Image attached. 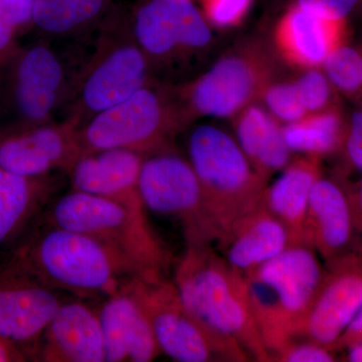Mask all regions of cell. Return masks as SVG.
<instances>
[{
	"label": "cell",
	"mask_w": 362,
	"mask_h": 362,
	"mask_svg": "<svg viewBox=\"0 0 362 362\" xmlns=\"http://www.w3.org/2000/svg\"><path fill=\"white\" fill-rule=\"evenodd\" d=\"M112 0H33V28L45 39H66L99 25Z\"/></svg>",
	"instance_id": "cell-25"
},
{
	"label": "cell",
	"mask_w": 362,
	"mask_h": 362,
	"mask_svg": "<svg viewBox=\"0 0 362 362\" xmlns=\"http://www.w3.org/2000/svg\"><path fill=\"white\" fill-rule=\"evenodd\" d=\"M214 246L185 247L173 279L181 300L206 329L239 343L252 361H270L252 313L246 278Z\"/></svg>",
	"instance_id": "cell-2"
},
{
	"label": "cell",
	"mask_w": 362,
	"mask_h": 362,
	"mask_svg": "<svg viewBox=\"0 0 362 362\" xmlns=\"http://www.w3.org/2000/svg\"><path fill=\"white\" fill-rule=\"evenodd\" d=\"M302 105L308 115L322 112L330 100V82L326 75L309 69L295 82Z\"/></svg>",
	"instance_id": "cell-30"
},
{
	"label": "cell",
	"mask_w": 362,
	"mask_h": 362,
	"mask_svg": "<svg viewBox=\"0 0 362 362\" xmlns=\"http://www.w3.org/2000/svg\"><path fill=\"white\" fill-rule=\"evenodd\" d=\"M100 25L94 51L74 76L64 108L66 117L81 126L156 82L148 59L133 35L130 13L110 11Z\"/></svg>",
	"instance_id": "cell-4"
},
{
	"label": "cell",
	"mask_w": 362,
	"mask_h": 362,
	"mask_svg": "<svg viewBox=\"0 0 362 362\" xmlns=\"http://www.w3.org/2000/svg\"><path fill=\"white\" fill-rule=\"evenodd\" d=\"M35 361L105 362L97 311L80 299L64 301L40 338Z\"/></svg>",
	"instance_id": "cell-18"
},
{
	"label": "cell",
	"mask_w": 362,
	"mask_h": 362,
	"mask_svg": "<svg viewBox=\"0 0 362 362\" xmlns=\"http://www.w3.org/2000/svg\"><path fill=\"white\" fill-rule=\"evenodd\" d=\"M11 251L0 259V335L35 361L40 338L63 303Z\"/></svg>",
	"instance_id": "cell-13"
},
{
	"label": "cell",
	"mask_w": 362,
	"mask_h": 362,
	"mask_svg": "<svg viewBox=\"0 0 362 362\" xmlns=\"http://www.w3.org/2000/svg\"><path fill=\"white\" fill-rule=\"evenodd\" d=\"M362 305V251H349L327 262L320 290L300 337L337 350Z\"/></svg>",
	"instance_id": "cell-15"
},
{
	"label": "cell",
	"mask_w": 362,
	"mask_h": 362,
	"mask_svg": "<svg viewBox=\"0 0 362 362\" xmlns=\"http://www.w3.org/2000/svg\"><path fill=\"white\" fill-rule=\"evenodd\" d=\"M270 66L258 52L223 58L187 84L175 88L190 122L199 116H237L270 85Z\"/></svg>",
	"instance_id": "cell-12"
},
{
	"label": "cell",
	"mask_w": 362,
	"mask_h": 362,
	"mask_svg": "<svg viewBox=\"0 0 362 362\" xmlns=\"http://www.w3.org/2000/svg\"><path fill=\"white\" fill-rule=\"evenodd\" d=\"M73 78L47 39L21 45L0 70V126L54 121L65 108Z\"/></svg>",
	"instance_id": "cell-8"
},
{
	"label": "cell",
	"mask_w": 362,
	"mask_h": 362,
	"mask_svg": "<svg viewBox=\"0 0 362 362\" xmlns=\"http://www.w3.org/2000/svg\"><path fill=\"white\" fill-rule=\"evenodd\" d=\"M11 252L47 287L78 299H105L131 279L141 278L132 264L97 240L47 221H35Z\"/></svg>",
	"instance_id": "cell-1"
},
{
	"label": "cell",
	"mask_w": 362,
	"mask_h": 362,
	"mask_svg": "<svg viewBox=\"0 0 362 362\" xmlns=\"http://www.w3.org/2000/svg\"><path fill=\"white\" fill-rule=\"evenodd\" d=\"M139 188L147 211L176 221L187 246L216 244L218 228L189 160L170 149L145 157Z\"/></svg>",
	"instance_id": "cell-10"
},
{
	"label": "cell",
	"mask_w": 362,
	"mask_h": 362,
	"mask_svg": "<svg viewBox=\"0 0 362 362\" xmlns=\"http://www.w3.org/2000/svg\"><path fill=\"white\" fill-rule=\"evenodd\" d=\"M33 28V0H0V70L21 49Z\"/></svg>",
	"instance_id": "cell-27"
},
{
	"label": "cell",
	"mask_w": 362,
	"mask_h": 362,
	"mask_svg": "<svg viewBox=\"0 0 362 362\" xmlns=\"http://www.w3.org/2000/svg\"><path fill=\"white\" fill-rule=\"evenodd\" d=\"M354 232L349 194L333 181L319 178L307 211L304 244L327 263L350 251Z\"/></svg>",
	"instance_id": "cell-20"
},
{
	"label": "cell",
	"mask_w": 362,
	"mask_h": 362,
	"mask_svg": "<svg viewBox=\"0 0 362 362\" xmlns=\"http://www.w3.org/2000/svg\"><path fill=\"white\" fill-rule=\"evenodd\" d=\"M250 0H206V18L218 28L235 25L242 20Z\"/></svg>",
	"instance_id": "cell-32"
},
{
	"label": "cell",
	"mask_w": 362,
	"mask_h": 362,
	"mask_svg": "<svg viewBox=\"0 0 362 362\" xmlns=\"http://www.w3.org/2000/svg\"><path fill=\"white\" fill-rule=\"evenodd\" d=\"M25 361H30V358L25 352L0 335V362Z\"/></svg>",
	"instance_id": "cell-36"
},
{
	"label": "cell",
	"mask_w": 362,
	"mask_h": 362,
	"mask_svg": "<svg viewBox=\"0 0 362 362\" xmlns=\"http://www.w3.org/2000/svg\"><path fill=\"white\" fill-rule=\"evenodd\" d=\"M80 128L69 117L37 125L0 126V168L26 177L66 175L82 156Z\"/></svg>",
	"instance_id": "cell-14"
},
{
	"label": "cell",
	"mask_w": 362,
	"mask_h": 362,
	"mask_svg": "<svg viewBox=\"0 0 362 362\" xmlns=\"http://www.w3.org/2000/svg\"><path fill=\"white\" fill-rule=\"evenodd\" d=\"M189 124L175 88L151 83L81 126L82 154L126 149L151 156L170 149L175 136Z\"/></svg>",
	"instance_id": "cell-6"
},
{
	"label": "cell",
	"mask_w": 362,
	"mask_h": 362,
	"mask_svg": "<svg viewBox=\"0 0 362 362\" xmlns=\"http://www.w3.org/2000/svg\"><path fill=\"white\" fill-rule=\"evenodd\" d=\"M128 287L148 317L162 354L180 362H246L239 343L211 332L189 311L173 281L131 279Z\"/></svg>",
	"instance_id": "cell-9"
},
{
	"label": "cell",
	"mask_w": 362,
	"mask_h": 362,
	"mask_svg": "<svg viewBox=\"0 0 362 362\" xmlns=\"http://www.w3.org/2000/svg\"><path fill=\"white\" fill-rule=\"evenodd\" d=\"M283 135L292 152L319 157L337 148L341 123L337 114L318 112L296 122L286 124Z\"/></svg>",
	"instance_id": "cell-26"
},
{
	"label": "cell",
	"mask_w": 362,
	"mask_h": 362,
	"mask_svg": "<svg viewBox=\"0 0 362 362\" xmlns=\"http://www.w3.org/2000/svg\"><path fill=\"white\" fill-rule=\"evenodd\" d=\"M347 350V361L351 362H362V342L351 345Z\"/></svg>",
	"instance_id": "cell-38"
},
{
	"label": "cell",
	"mask_w": 362,
	"mask_h": 362,
	"mask_svg": "<svg viewBox=\"0 0 362 362\" xmlns=\"http://www.w3.org/2000/svg\"><path fill=\"white\" fill-rule=\"evenodd\" d=\"M105 362H149L161 354L151 324L128 282L97 311Z\"/></svg>",
	"instance_id": "cell-17"
},
{
	"label": "cell",
	"mask_w": 362,
	"mask_h": 362,
	"mask_svg": "<svg viewBox=\"0 0 362 362\" xmlns=\"http://www.w3.org/2000/svg\"><path fill=\"white\" fill-rule=\"evenodd\" d=\"M292 244L289 230L262 202L228 226L214 246L230 266L246 274Z\"/></svg>",
	"instance_id": "cell-19"
},
{
	"label": "cell",
	"mask_w": 362,
	"mask_h": 362,
	"mask_svg": "<svg viewBox=\"0 0 362 362\" xmlns=\"http://www.w3.org/2000/svg\"><path fill=\"white\" fill-rule=\"evenodd\" d=\"M61 185L57 175L26 177L0 168V250L20 242Z\"/></svg>",
	"instance_id": "cell-21"
},
{
	"label": "cell",
	"mask_w": 362,
	"mask_h": 362,
	"mask_svg": "<svg viewBox=\"0 0 362 362\" xmlns=\"http://www.w3.org/2000/svg\"><path fill=\"white\" fill-rule=\"evenodd\" d=\"M44 221L84 233L108 247L139 271L142 279H164L171 254L152 226L147 214L118 202L71 189L52 199Z\"/></svg>",
	"instance_id": "cell-5"
},
{
	"label": "cell",
	"mask_w": 362,
	"mask_h": 362,
	"mask_svg": "<svg viewBox=\"0 0 362 362\" xmlns=\"http://www.w3.org/2000/svg\"><path fill=\"white\" fill-rule=\"evenodd\" d=\"M319 175L318 157L290 161L275 182L267 185L263 204L289 230L294 244H304V226L312 189Z\"/></svg>",
	"instance_id": "cell-22"
},
{
	"label": "cell",
	"mask_w": 362,
	"mask_h": 362,
	"mask_svg": "<svg viewBox=\"0 0 362 362\" xmlns=\"http://www.w3.org/2000/svg\"><path fill=\"white\" fill-rule=\"evenodd\" d=\"M349 201L354 216V230L362 232V180L357 187L356 194L349 197Z\"/></svg>",
	"instance_id": "cell-37"
},
{
	"label": "cell",
	"mask_w": 362,
	"mask_h": 362,
	"mask_svg": "<svg viewBox=\"0 0 362 362\" xmlns=\"http://www.w3.org/2000/svg\"><path fill=\"white\" fill-rule=\"evenodd\" d=\"M130 21L154 77L202 54L213 40L206 16L192 0H144Z\"/></svg>",
	"instance_id": "cell-11"
},
{
	"label": "cell",
	"mask_w": 362,
	"mask_h": 362,
	"mask_svg": "<svg viewBox=\"0 0 362 362\" xmlns=\"http://www.w3.org/2000/svg\"><path fill=\"white\" fill-rule=\"evenodd\" d=\"M146 156L126 149H104L82 154L66 175L71 189L105 197L147 214L139 178Z\"/></svg>",
	"instance_id": "cell-16"
},
{
	"label": "cell",
	"mask_w": 362,
	"mask_h": 362,
	"mask_svg": "<svg viewBox=\"0 0 362 362\" xmlns=\"http://www.w3.org/2000/svg\"><path fill=\"white\" fill-rule=\"evenodd\" d=\"M262 96L272 115L281 122H296L308 116L300 100L295 83L269 85Z\"/></svg>",
	"instance_id": "cell-29"
},
{
	"label": "cell",
	"mask_w": 362,
	"mask_h": 362,
	"mask_svg": "<svg viewBox=\"0 0 362 362\" xmlns=\"http://www.w3.org/2000/svg\"><path fill=\"white\" fill-rule=\"evenodd\" d=\"M361 4L362 0H297L296 4L326 20L341 21Z\"/></svg>",
	"instance_id": "cell-33"
},
{
	"label": "cell",
	"mask_w": 362,
	"mask_h": 362,
	"mask_svg": "<svg viewBox=\"0 0 362 362\" xmlns=\"http://www.w3.org/2000/svg\"><path fill=\"white\" fill-rule=\"evenodd\" d=\"M325 274L320 257L306 244H292L244 274L250 302L269 356L301 337Z\"/></svg>",
	"instance_id": "cell-3"
},
{
	"label": "cell",
	"mask_w": 362,
	"mask_h": 362,
	"mask_svg": "<svg viewBox=\"0 0 362 362\" xmlns=\"http://www.w3.org/2000/svg\"><path fill=\"white\" fill-rule=\"evenodd\" d=\"M188 156L218 239L238 218L262 204L267 181L252 168L237 140L216 126L194 128L188 139Z\"/></svg>",
	"instance_id": "cell-7"
},
{
	"label": "cell",
	"mask_w": 362,
	"mask_h": 362,
	"mask_svg": "<svg viewBox=\"0 0 362 362\" xmlns=\"http://www.w3.org/2000/svg\"><path fill=\"white\" fill-rule=\"evenodd\" d=\"M237 141L257 173L266 181L292 160L293 152L277 119L261 107L250 105L235 120Z\"/></svg>",
	"instance_id": "cell-23"
},
{
	"label": "cell",
	"mask_w": 362,
	"mask_h": 362,
	"mask_svg": "<svg viewBox=\"0 0 362 362\" xmlns=\"http://www.w3.org/2000/svg\"><path fill=\"white\" fill-rule=\"evenodd\" d=\"M331 84L344 92H356L362 87V57L350 47H337L323 63Z\"/></svg>",
	"instance_id": "cell-28"
},
{
	"label": "cell",
	"mask_w": 362,
	"mask_h": 362,
	"mask_svg": "<svg viewBox=\"0 0 362 362\" xmlns=\"http://www.w3.org/2000/svg\"><path fill=\"white\" fill-rule=\"evenodd\" d=\"M334 350L312 341L308 338L298 337L290 340L271 354L270 361L276 362H332Z\"/></svg>",
	"instance_id": "cell-31"
},
{
	"label": "cell",
	"mask_w": 362,
	"mask_h": 362,
	"mask_svg": "<svg viewBox=\"0 0 362 362\" xmlns=\"http://www.w3.org/2000/svg\"><path fill=\"white\" fill-rule=\"evenodd\" d=\"M359 342H362V305L340 337L337 349H346Z\"/></svg>",
	"instance_id": "cell-35"
},
{
	"label": "cell",
	"mask_w": 362,
	"mask_h": 362,
	"mask_svg": "<svg viewBox=\"0 0 362 362\" xmlns=\"http://www.w3.org/2000/svg\"><path fill=\"white\" fill-rule=\"evenodd\" d=\"M346 150L349 160L362 171V110L352 116Z\"/></svg>",
	"instance_id": "cell-34"
},
{
	"label": "cell",
	"mask_w": 362,
	"mask_h": 362,
	"mask_svg": "<svg viewBox=\"0 0 362 362\" xmlns=\"http://www.w3.org/2000/svg\"><path fill=\"white\" fill-rule=\"evenodd\" d=\"M340 21L326 20L310 11L295 6L278 26L277 45L292 64L312 69L323 65L334 45L335 28Z\"/></svg>",
	"instance_id": "cell-24"
}]
</instances>
